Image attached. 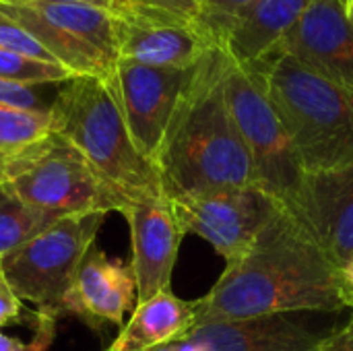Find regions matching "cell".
Returning <instances> with one entry per match:
<instances>
[{
    "instance_id": "cell-20",
    "label": "cell",
    "mask_w": 353,
    "mask_h": 351,
    "mask_svg": "<svg viewBox=\"0 0 353 351\" xmlns=\"http://www.w3.org/2000/svg\"><path fill=\"white\" fill-rule=\"evenodd\" d=\"M58 219L23 205L0 186V263Z\"/></svg>"
},
{
    "instance_id": "cell-11",
    "label": "cell",
    "mask_w": 353,
    "mask_h": 351,
    "mask_svg": "<svg viewBox=\"0 0 353 351\" xmlns=\"http://www.w3.org/2000/svg\"><path fill=\"white\" fill-rule=\"evenodd\" d=\"M196 68L199 64L192 68H155L128 60L116 64L114 83L128 132L141 155L153 163Z\"/></svg>"
},
{
    "instance_id": "cell-32",
    "label": "cell",
    "mask_w": 353,
    "mask_h": 351,
    "mask_svg": "<svg viewBox=\"0 0 353 351\" xmlns=\"http://www.w3.org/2000/svg\"><path fill=\"white\" fill-rule=\"evenodd\" d=\"M0 2H10V0H0Z\"/></svg>"
},
{
    "instance_id": "cell-5",
    "label": "cell",
    "mask_w": 353,
    "mask_h": 351,
    "mask_svg": "<svg viewBox=\"0 0 353 351\" xmlns=\"http://www.w3.org/2000/svg\"><path fill=\"white\" fill-rule=\"evenodd\" d=\"M225 101L250 153L256 184L300 219L306 170L296 145L259 79L232 60L223 74Z\"/></svg>"
},
{
    "instance_id": "cell-2",
    "label": "cell",
    "mask_w": 353,
    "mask_h": 351,
    "mask_svg": "<svg viewBox=\"0 0 353 351\" xmlns=\"http://www.w3.org/2000/svg\"><path fill=\"white\" fill-rule=\"evenodd\" d=\"M228 62L217 48L199 64L168 128L155 166L170 201L259 186L250 153L225 101Z\"/></svg>"
},
{
    "instance_id": "cell-25",
    "label": "cell",
    "mask_w": 353,
    "mask_h": 351,
    "mask_svg": "<svg viewBox=\"0 0 353 351\" xmlns=\"http://www.w3.org/2000/svg\"><path fill=\"white\" fill-rule=\"evenodd\" d=\"M21 298L12 292L10 283L6 281L2 267H0V327L12 323L21 314Z\"/></svg>"
},
{
    "instance_id": "cell-19",
    "label": "cell",
    "mask_w": 353,
    "mask_h": 351,
    "mask_svg": "<svg viewBox=\"0 0 353 351\" xmlns=\"http://www.w3.org/2000/svg\"><path fill=\"white\" fill-rule=\"evenodd\" d=\"M52 134L50 110H23L0 103V172L4 163Z\"/></svg>"
},
{
    "instance_id": "cell-17",
    "label": "cell",
    "mask_w": 353,
    "mask_h": 351,
    "mask_svg": "<svg viewBox=\"0 0 353 351\" xmlns=\"http://www.w3.org/2000/svg\"><path fill=\"white\" fill-rule=\"evenodd\" d=\"M314 0H256L217 29V46L238 66L269 56Z\"/></svg>"
},
{
    "instance_id": "cell-1",
    "label": "cell",
    "mask_w": 353,
    "mask_h": 351,
    "mask_svg": "<svg viewBox=\"0 0 353 351\" xmlns=\"http://www.w3.org/2000/svg\"><path fill=\"white\" fill-rule=\"evenodd\" d=\"M347 308L353 310V290L343 269L285 209L273 215L244 257L225 265L209 294L194 300L196 325Z\"/></svg>"
},
{
    "instance_id": "cell-22",
    "label": "cell",
    "mask_w": 353,
    "mask_h": 351,
    "mask_svg": "<svg viewBox=\"0 0 353 351\" xmlns=\"http://www.w3.org/2000/svg\"><path fill=\"white\" fill-rule=\"evenodd\" d=\"M0 48H6L10 52L23 54L27 58L39 60V62H48V64H58L50 52L29 33L25 31L19 23H14L12 19H8L6 14L0 12ZM64 68V66H62Z\"/></svg>"
},
{
    "instance_id": "cell-12",
    "label": "cell",
    "mask_w": 353,
    "mask_h": 351,
    "mask_svg": "<svg viewBox=\"0 0 353 351\" xmlns=\"http://www.w3.org/2000/svg\"><path fill=\"white\" fill-rule=\"evenodd\" d=\"M122 215L130 228V267L137 281L139 304L159 292L172 290V273L186 232L174 203L165 194L139 199L130 203Z\"/></svg>"
},
{
    "instance_id": "cell-13",
    "label": "cell",
    "mask_w": 353,
    "mask_h": 351,
    "mask_svg": "<svg viewBox=\"0 0 353 351\" xmlns=\"http://www.w3.org/2000/svg\"><path fill=\"white\" fill-rule=\"evenodd\" d=\"M275 50L353 91V25L345 0H314Z\"/></svg>"
},
{
    "instance_id": "cell-23",
    "label": "cell",
    "mask_w": 353,
    "mask_h": 351,
    "mask_svg": "<svg viewBox=\"0 0 353 351\" xmlns=\"http://www.w3.org/2000/svg\"><path fill=\"white\" fill-rule=\"evenodd\" d=\"M256 0H199V19L217 39V29Z\"/></svg>"
},
{
    "instance_id": "cell-16",
    "label": "cell",
    "mask_w": 353,
    "mask_h": 351,
    "mask_svg": "<svg viewBox=\"0 0 353 351\" xmlns=\"http://www.w3.org/2000/svg\"><path fill=\"white\" fill-rule=\"evenodd\" d=\"M137 304V281L132 267L110 259L99 248H91L72 283L68 312L79 314L91 325H122L124 317Z\"/></svg>"
},
{
    "instance_id": "cell-4",
    "label": "cell",
    "mask_w": 353,
    "mask_h": 351,
    "mask_svg": "<svg viewBox=\"0 0 353 351\" xmlns=\"http://www.w3.org/2000/svg\"><path fill=\"white\" fill-rule=\"evenodd\" d=\"M246 68L281 116L306 174L353 163V91L279 50Z\"/></svg>"
},
{
    "instance_id": "cell-8",
    "label": "cell",
    "mask_w": 353,
    "mask_h": 351,
    "mask_svg": "<svg viewBox=\"0 0 353 351\" xmlns=\"http://www.w3.org/2000/svg\"><path fill=\"white\" fill-rule=\"evenodd\" d=\"M103 217L105 213L66 215L10 252L0 267L12 292L43 312H64L77 271L93 248Z\"/></svg>"
},
{
    "instance_id": "cell-24",
    "label": "cell",
    "mask_w": 353,
    "mask_h": 351,
    "mask_svg": "<svg viewBox=\"0 0 353 351\" xmlns=\"http://www.w3.org/2000/svg\"><path fill=\"white\" fill-rule=\"evenodd\" d=\"M0 103L23 108V110H50V106H46L41 95L37 93V87L10 83L2 79H0Z\"/></svg>"
},
{
    "instance_id": "cell-31",
    "label": "cell",
    "mask_w": 353,
    "mask_h": 351,
    "mask_svg": "<svg viewBox=\"0 0 353 351\" xmlns=\"http://www.w3.org/2000/svg\"><path fill=\"white\" fill-rule=\"evenodd\" d=\"M345 12H347V19L353 25V0H345Z\"/></svg>"
},
{
    "instance_id": "cell-9",
    "label": "cell",
    "mask_w": 353,
    "mask_h": 351,
    "mask_svg": "<svg viewBox=\"0 0 353 351\" xmlns=\"http://www.w3.org/2000/svg\"><path fill=\"white\" fill-rule=\"evenodd\" d=\"M112 12L120 60L155 68H192L219 48L194 12L137 0H118Z\"/></svg>"
},
{
    "instance_id": "cell-26",
    "label": "cell",
    "mask_w": 353,
    "mask_h": 351,
    "mask_svg": "<svg viewBox=\"0 0 353 351\" xmlns=\"http://www.w3.org/2000/svg\"><path fill=\"white\" fill-rule=\"evenodd\" d=\"M321 351H353V310L350 321L343 327L331 331Z\"/></svg>"
},
{
    "instance_id": "cell-27",
    "label": "cell",
    "mask_w": 353,
    "mask_h": 351,
    "mask_svg": "<svg viewBox=\"0 0 353 351\" xmlns=\"http://www.w3.org/2000/svg\"><path fill=\"white\" fill-rule=\"evenodd\" d=\"M137 2H145V4L163 6V8H172V10H180V12H194V14H199V0H137Z\"/></svg>"
},
{
    "instance_id": "cell-15",
    "label": "cell",
    "mask_w": 353,
    "mask_h": 351,
    "mask_svg": "<svg viewBox=\"0 0 353 351\" xmlns=\"http://www.w3.org/2000/svg\"><path fill=\"white\" fill-rule=\"evenodd\" d=\"M300 221L329 257L343 267L353 257V163L306 174Z\"/></svg>"
},
{
    "instance_id": "cell-10",
    "label": "cell",
    "mask_w": 353,
    "mask_h": 351,
    "mask_svg": "<svg viewBox=\"0 0 353 351\" xmlns=\"http://www.w3.org/2000/svg\"><path fill=\"white\" fill-rule=\"evenodd\" d=\"M186 234L209 242L225 265L244 257L279 207L261 186L225 188L172 201Z\"/></svg>"
},
{
    "instance_id": "cell-21",
    "label": "cell",
    "mask_w": 353,
    "mask_h": 351,
    "mask_svg": "<svg viewBox=\"0 0 353 351\" xmlns=\"http://www.w3.org/2000/svg\"><path fill=\"white\" fill-rule=\"evenodd\" d=\"M0 79L10 83H21L29 87L62 85L72 79V74L60 64H48L23 54L0 48Z\"/></svg>"
},
{
    "instance_id": "cell-6",
    "label": "cell",
    "mask_w": 353,
    "mask_h": 351,
    "mask_svg": "<svg viewBox=\"0 0 353 351\" xmlns=\"http://www.w3.org/2000/svg\"><path fill=\"white\" fill-rule=\"evenodd\" d=\"M0 186L23 205L56 217L118 211L81 151L56 132L10 157Z\"/></svg>"
},
{
    "instance_id": "cell-3",
    "label": "cell",
    "mask_w": 353,
    "mask_h": 351,
    "mask_svg": "<svg viewBox=\"0 0 353 351\" xmlns=\"http://www.w3.org/2000/svg\"><path fill=\"white\" fill-rule=\"evenodd\" d=\"M52 132L87 159L116 203L118 213L145 197L163 194L159 170L137 149L114 77H72L50 106Z\"/></svg>"
},
{
    "instance_id": "cell-14",
    "label": "cell",
    "mask_w": 353,
    "mask_h": 351,
    "mask_svg": "<svg viewBox=\"0 0 353 351\" xmlns=\"http://www.w3.org/2000/svg\"><path fill=\"white\" fill-rule=\"evenodd\" d=\"M331 331L304 314H273L201 323L186 337L194 351H321Z\"/></svg>"
},
{
    "instance_id": "cell-29",
    "label": "cell",
    "mask_w": 353,
    "mask_h": 351,
    "mask_svg": "<svg viewBox=\"0 0 353 351\" xmlns=\"http://www.w3.org/2000/svg\"><path fill=\"white\" fill-rule=\"evenodd\" d=\"M29 2H83V4H97L105 8H114L118 0H29Z\"/></svg>"
},
{
    "instance_id": "cell-18",
    "label": "cell",
    "mask_w": 353,
    "mask_h": 351,
    "mask_svg": "<svg viewBox=\"0 0 353 351\" xmlns=\"http://www.w3.org/2000/svg\"><path fill=\"white\" fill-rule=\"evenodd\" d=\"M194 327V300H180L172 290H165L134 306L110 351H153L182 339Z\"/></svg>"
},
{
    "instance_id": "cell-7",
    "label": "cell",
    "mask_w": 353,
    "mask_h": 351,
    "mask_svg": "<svg viewBox=\"0 0 353 351\" xmlns=\"http://www.w3.org/2000/svg\"><path fill=\"white\" fill-rule=\"evenodd\" d=\"M0 12L29 31L72 77H114L118 54L112 8L83 2H0Z\"/></svg>"
},
{
    "instance_id": "cell-30",
    "label": "cell",
    "mask_w": 353,
    "mask_h": 351,
    "mask_svg": "<svg viewBox=\"0 0 353 351\" xmlns=\"http://www.w3.org/2000/svg\"><path fill=\"white\" fill-rule=\"evenodd\" d=\"M343 275H345V279H347V283L352 285V290H353V257H350L345 263H343Z\"/></svg>"
},
{
    "instance_id": "cell-28",
    "label": "cell",
    "mask_w": 353,
    "mask_h": 351,
    "mask_svg": "<svg viewBox=\"0 0 353 351\" xmlns=\"http://www.w3.org/2000/svg\"><path fill=\"white\" fill-rule=\"evenodd\" d=\"M43 343H35V345H25L14 337H8L4 333H0V351H43Z\"/></svg>"
}]
</instances>
